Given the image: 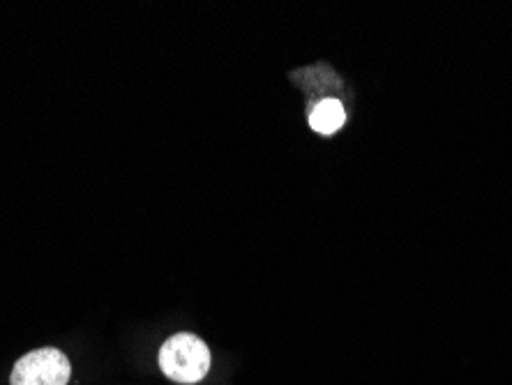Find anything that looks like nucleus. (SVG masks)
Returning a JSON list of instances; mask_svg holds the SVG:
<instances>
[{
	"instance_id": "1",
	"label": "nucleus",
	"mask_w": 512,
	"mask_h": 385,
	"mask_svg": "<svg viewBox=\"0 0 512 385\" xmlns=\"http://www.w3.org/2000/svg\"><path fill=\"white\" fill-rule=\"evenodd\" d=\"M160 369L176 383H199L210 369V351L201 337L180 332L160 349Z\"/></svg>"
},
{
	"instance_id": "2",
	"label": "nucleus",
	"mask_w": 512,
	"mask_h": 385,
	"mask_svg": "<svg viewBox=\"0 0 512 385\" xmlns=\"http://www.w3.org/2000/svg\"><path fill=\"white\" fill-rule=\"evenodd\" d=\"M72 376L70 360L58 349H37L12 369V385H67Z\"/></svg>"
},
{
	"instance_id": "3",
	"label": "nucleus",
	"mask_w": 512,
	"mask_h": 385,
	"mask_svg": "<svg viewBox=\"0 0 512 385\" xmlns=\"http://www.w3.org/2000/svg\"><path fill=\"white\" fill-rule=\"evenodd\" d=\"M346 123V111L340 100L326 97L310 111V127L319 134H335Z\"/></svg>"
}]
</instances>
